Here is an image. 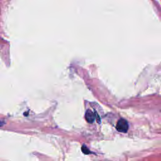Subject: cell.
Masks as SVG:
<instances>
[{
    "label": "cell",
    "mask_w": 161,
    "mask_h": 161,
    "mask_svg": "<svg viewBox=\"0 0 161 161\" xmlns=\"http://www.w3.org/2000/svg\"><path fill=\"white\" fill-rule=\"evenodd\" d=\"M82 151H83V153H84L86 154H88L90 153V152H89L88 148L87 147H86L85 145H83V147H82Z\"/></svg>",
    "instance_id": "3957f363"
},
{
    "label": "cell",
    "mask_w": 161,
    "mask_h": 161,
    "mask_svg": "<svg viewBox=\"0 0 161 161\" xmlns=\"http://www.w3.org/2000/svg\"><path fill=\"white\" fill-rule=\"evenodd\" d=\"M128 123L127 121L123 119H120L116 123V128L119 132L122 133H126L128 130Z\"/></svg>",
    "instance_id": "6da1fadb"
},
{
    "label": "cell",
    "mask_w": 161,
    "mask_h": 161,
    "mask_svg": "<svg viewBox=\"0 0 161 161\" xmlns=\"http://www.w3.org/2000/svg\"><path fill=\"white\" fill-rule=\"evenodd\" d=\"M96 118V113H93L91 110H88L85 114V119L88 123L94 122Z\"/></svg>",
    "instance_id": "7a4b0ae2"
}]
</instances>
